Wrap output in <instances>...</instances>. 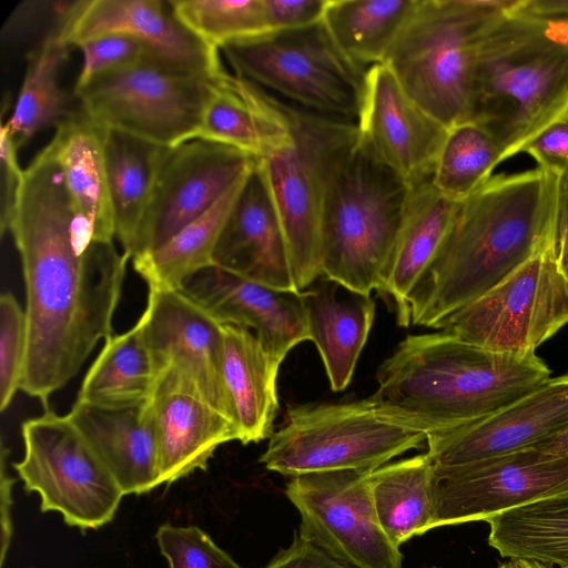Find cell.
<instances>
[{"label": "cell", "mask_w": 568, "mask_h": 568, "mask_svg": "<svg viewBox=\"0 0 568 568\" xmlns=\"http://www.w3.org/2000/svg\"><path fill=\"white\" fill-rule=\"evenodd\" d=\"M26 291L27 348L20 389L50 396L112 335L129 254L98 243L78 217L50 144L23 170L8 227Z\"/></svg>", "instance_id": "obj_1"}, {"label": "cell", "mask_w": 568, "mask_h": 568, "mask_svg": "<svg viewBox=\"0 0 568 568\" xmlns=\"http://www.w3.org/2000/svg\"><path fill=\"white\" fill-rule=\"evenodd\" d=\"M560 178L537 166L491 175L459 202L409 297L410 324L438 328L556 241Z\"/></svg>", "instance_id": "obj_2"}, {"label": "cell", "mask_w": 568, "mask_h": 568, "mask_svg": "<svg viewBox=\"0 0 568 568\" xmlns=\"http://www.w3.org/2000/svg\"><path fill=\"white\" fill-rule=\"evenodd\" d=\"M550 375L536 353L496 352L442 331L403 339L371 398L429 435L491 415Z\"/></svg>", "instance_id": "obj_3"}, {"label": "cell", "mask_w": 568, "mask_h": 568, "mask_svg": "<svg viewBox=\"0 0 568 568\" xmlns=\"http://www.w3.org/2000/svg\"><path fill=\"white\" fill-rule=\"evenodd\" d=\"M568 106V20L504 13L484 37L465 121L484 128L501 160Z\"/></svg>", "instance_id": "obj_4"}, {"label": "cell", "mask_w": 568, "mask_h": 568, "mask_svg": "<svg viewBox=\"0 0 568 568\" xmlns=\"http://www.w3.org/2000/svg\"><path fill=\"white\" fill-rule=\"evenodd\" d=\"M412 189L359 144L357 129L337 146L327 163L322 201V275L362 295L379 293Z\"/></svg>", "instance_id": "obj_5"}, {"label": "cell", "mask_w": 568, "mask_h": 568, "mask_svg": "<svg viewBox=\"0 0 568 568\" xmlns=\"http://www.w3.org/2000/svg\"><path fill=\"white\" fill-rule=\"evenodd\" d=\"M518 1L417 0L384 64L444 126L464 122L479 45Z\"/></svg>", "instance_id": "obj_6"}, {"label": "cell", "mask_w": 568, "mask_h": 568, "mask_svg": "<svg viewBox=\"0 0 568 568\" xmlns=\"http://www.w3.org/2000/svg\"><path fill=\"white\" fill-rule=\"evenodd\" d=\"M222 51L234 74L275 99L357 125L367 70L339 50L323 21L267 32L229 44Z\"/></svg>", "instance_id": "obj_7"}, {"label": "cell", "mask_w": 568, "mask_h": 568, "mask_svg": "<svg viewBox=\"0 0 568 568\" xmlns=\"http://www.w3.org/2000/svg\"><path fill=\"white\" fill-rule=\"evenodd\" d=\"M428 434L371 397L291 407L260 462L285 476L356 469L373 471L418 448Z\"/></svg>", "instance_id": "obj_8"}, {"label": "cell", "mask_w": 568, "mask_h": 568, "mask_svg": "<svg viewBox=\"0 0 568 568\" xmlns=\"http://www.w3.org/2000/svg\"><path fill=\"white\" fill-rule=\"evenodd\" d=\"M221 72L146 60L101 73L74 95L101 128L170 148L194 139Z\"/></svg>", "instance_id": "obj_9"}, {"label": "cell", "mask_w": 568, "mask_h": 568, "mask_svg": "<svg viewBox=\"0 0 568 568\" xmlns=\"http://www.w3.org/2000/svg\"><path fill=\"white\" fill-rule=\"evenodd\" d=\"M282 103L291 136L257 163L283 225L295 286L304 291L322 276L320 226L327 163L357 128Z\"/></svg>", "instance_id": "obj_10"}, {"label": "cell", "mask_w": 568, "mask_h": 568, "mask_svg": "<svg viewBox=\"0 0 568 568\" xmlns=\"http://www.w3.org/2000/svg\"><path fill=\"white\" fill-rule=\"evenodd\" d=\"M24 454L13 464L41 511H58L82 530L110 523L125 495L68 415L50 408L21 425Z\"/></svg>", "instance_id": "obj_11"}, {"label": "cell", "mask_w": 568, "mask_h": 568, "mask_svg": "<svg viewBox=\"0 0 568 568\" xmlns=\"http://www.w3.org/2000/svg\"><path fill=\"white\" fill-rule=\"evenodd\" d=\"M567 324L568 281L555 241L438 328L487 349L526 354Z\"/></svg>", "instance_id": "obj_12"}, {"label": "cell", "mask_w": 568, "mask_h": 568, "mask_svg": "<svg viewBox=\"0 0 568 568\" xmlns=\"http://www.w3.org/2000/svg\"><path fill=\"white\" fill-rule=\"evenodd\" d=\"M368 470L293 476L285 494L301 515L298 535L351 568H402L403 555L375 513Z\"/></svg>", "instance_id": "obj_13"}, {"label": "cell", "mask_w": 568, "mask_h": 568, "mask_svg": "<svg viewBox=\"0 0 568 568\" xmlns=\"http://www.w3.org/2000/svg\"><path fill=\"white\" fill-rule=\"evenodd\" d=\"M568 493V456L534 447L473 463H433L432 529L489 518Z\"/></svg>", "instance_id": "obj_14"}, {"label": "cell", "mask_w": 568, "mask_h": 568, "mask_svg": "<svg viewBox=\"0 0 568 568\" xmlns=\"http://www.w3.org/2000/svg\"><path fill=\"white\" fill-rule=\"evenodd\" d=\"M256 160L202 139L165 148L131 258L161 246L200 217L247 176Z\"/></svg>", "instance_id": "obj_15"}, {"label": "cell", "mask_w": 568, "mask_h": 568, "mask_svg": "<svg viewBox=\"0 0 568 568\" xmlns=\"http://www.w3.org/2000/svg\"><path fill=\"white\" fill-rule=\"evenodd\" d=\"M359 144L410 186L429 180L447 128L418 105L386 64L366 71Z\"/></svg>", "instance_id": "obj_16"}, {"label": "cell", "mask_w": 568, "mask_h": 568, "mask_svg": "<svg viewBox=\"0 0 568 568\" xmlns=\"http://www.w3.org/2000/svg\"><path fill=\"white\" fill-rule=\"evenodd\" d=\"M148 403L156 434L161 485L196 469L205 470L219 446L239 440L235 423L175 365L161 368Z\"/></svg>", "instance_id": "obj_17"}, {"label": "cell", "mask_w": 568, "mask_h": 568, "mask_svg": "<svg viewBox=\"0 0 568 568\" xmlns=\"http://www.w3.org/2000/svg\"><path fill=\"white\" fill-rule=\"evenodd\" d=\"M139 321L160 371H185L235 423L223 379V324L182 288H149Z\"/></svg>", "instance_id": "obj_18"}, {"label": "cell", "mask_w": 568, "mask_h": 568, "mask_svg": "<svg viewBox=\"0 0 568 568\" xmlns=\"http://www.w3.org/2000/svg\"><path fill=\"white\" fill-rule=\"evenodd\" d=\"M568 424V373L476 422L427 436L435 465L456 466L534 446Z\"/></svg>", "instance_id": "obj_19"}, {"label": "cell", "mask_w": 568, "mask_h": 568, "mask_svg": "<svg viewBox=\"0 0 568 568\" xmlns=\"http://www.w3.org/2000/svg\"><path fill=\"white\" fill-rule=\"evenodd\" d=\"M55 30L70 48L104 34L124 33L145 40L186 68L211 74L224 70L219 50L201 41L179 20L170 0L63 2Z\"/></svg>", "instance_id": "obj_20"}, {"label": "cell", "mask_w": 568, "mask_h": 568, "mask_svg": "<svg viewBox=\"0 0 568 568\" xmlns=\"http://www.w3.org/2000/svg\"><path fill=\"white\" fill-rule=\"evenodd\" d=\"M181 288L222 324L251 329L280 362L310 339L301 291L270 287L216 265L194 274Z\"/></svg>", "instance_id": "obj_21"}, {"label": "cell", "mask_w": 568, "mask_h": 568, "mask_svg": "<svg viewBox=\"0 0 568 568\" xmlns=\"http://www.w3.org/2000/svg\"><path fill=\"white\" fill-rule=\"evenodd\" d=\"M214 264L270 287L297 291L283 225L257 160L222 229Z\"/></svg>", "instance_id": "obj_22"}, {"label": "cell", "mask_w": 568, "mask_h": 568, "mask_svg": "<svg viewBox=\"0 0 568 568\" xmlns=\"http://www.w3.org/2000/svg\"><path fill=\"white\" fill-rule=\"evenodd\" d=\"M125 495L160 486L156 434L148 400L101 406L77 399L67 414Z\"/></svg>", "instance_id": "obj_23"}, {"label": "cell", "mask_w": 568, "mask_h": 568, "mask_svg": "<svg viewBox=\"0 0 568 568\" xmlns=\"http://www.w3.org/2000/svg\"><path fill=\"white\" fill-rule=\"evenodd\" d=\"M291 136L283 103L225 70L217 78L194 139L221 143L261 159Z\"/></svg>", "instance_id": "obj_24"}, {"label": "cell", "mask_w": 568, "mask_h": 568, "mask_svg": "<svg viewBox=\"0 0 568 568\" xmlns=\"http://www.w3.org/2000/svg\"><path fill=\"white\" fill-rule=\"evenodd\" d=\"M281 363L251 329L223 324V379L243 445L273 434Z\"/></svg>", "instance_id": "obj_25"}, {"label": "cell", "mask_w": 568, "mask_h": 568, "mask_svg": "<svg viewBox=\"0 0 568 568\" xmlns=\"http://www.w3.org/2000/svg\"><path fill=\"white\" fill-rule=\"evenodd\" d=\"M105 129L80 108L55 126L50 141L74 211L98 243H114V217L104 161Z\"/></svg>", "instance_id": "obj_26"}, {"label": "cell", "mask_w": 568, "mask_h": 568, "mask_svg": "<svg viewBox=\"0 0 568 568\" xmlns=\"http://www.w3.org/2000/svg\"><path fill=\"white\" fill-rule=\"evenodd\" d=\"M459 202L442 195L430 179L412 189L404 224L381 296L395 307L397 323L410 324L409 297L443 245Z\"/></svg>", "instance_id": "obj_27"}, {"label": "cell", "mask_w": 568, "mask_h": 568, "mask_svg": "<svg viewBox=\"0 0 568 568\" xmlns=\"http://www.w3.org/2000/svg\"><path fill=\"white\" fill-rule=\"evenodd\" d=\"M338 285L324 276L315 286L301 291L310 339L317 347L334 392L351 383L375 317L371 296L348 290L338 296Z\"/></svg>", "instance_id": "obj_28"}, {"label": "cell", "mask_w": 568, "mask_h": 568, "mask_svg": "<svg viewBox=\"0 0 568 568\" xmlns=\"http://www.w3.org/2000/svg\"><path fill=\"white\" fill-rule=\"evenodd\" d=\"M165 148L105 130L103 151L115 240L130 257Z\"/></svg>", "instance_id": "obj_29"}, {"label": "cell", "mask_w": 568, "mask_h": 568, "mask_svg": "<svg viewBox=\"0 0 568 568\" xmlns=\"http://www.w3.org/2000/svg\"><path fill=\"white\" fill-rule=\"evenodd\" d=\"M160 368L145 341L141 322L111 335L84 375L77 399L101 406L146 402Z\"/></svg>", "instance_id": "obj_30"}, {"label": "cell", "mask_w": 568, "mask_h": 568, "mask_svg": "<svg viewBox=\"0 0 568 568\" xmlns=\"http://www.w3.org/2000/svg\"><path fill=\"white\" fill-rule=\"evenodd\" d=\"M417 0H327L323 23L339 50L364 70L383 64Z\"/></svg>", "instance_id": "obj_31"}, {"label": "cell", "mask_w": 568, "mask_h": 568, "mask_svg": "<svg viewBox=\"0 0 568 568\" xmlns=\"http://www.w3.org/2000/svg\"><path fill=\"white\" fill-rule=\"evenodd\" d=\"M432 471L433 462L425 453L385 464L369 474L376 516L398 548L412 537L432 529Z\"/></svg>", "instance_id": "obj_32"}, {"label": "cell", "mask_w": 568, "mask_h": 568, "mask_svg": "<svg viewBox=\"0 0 568 568\" xmlns=\"http://www.w3.org/2000/svg\"><path fill=\"white\" fill-rule=\"evenodd\" d=\"M487 523L488 542L501 557L568 568V493L509 509Z\"/></svg>", "instance_id": "obj_33"}, {"label": "cell", "mask_w": 568, "mask_h": 568, "mask_svg": "<svg viewBox=\"0 0 568 568\" xmlns=\"http://www.w3.org/2000/svg\"><path fill=\"white\" fill-rule=\"evenodd\" d=\"M245 179L164 244L132 258L149 288H181L187 278L215 265L220 234Z\"/></svg>", "instance_id": "obj_34"}, {"label": "cell", "mask_w": 568, "mask_h": 568, "mask_svg": "<svg viewBox=\"0 0 568 568\" xmlns=\"http://www.w3.org/2000/svg\"><path fill=\"white\" fill-rule=\"evenodd\" d=\"M69 49L54 27L29 52L17 104L10 119L3 123L19 149L41 130L57 126L73 111L59 82Z\"/></svg>", "instance_id": "obj_35"}, {"label": "cell", "mask_w": 568, "mask_h": 568, "mask_svg": "<svg viewBox=\"0 0 568 568\" xmlns=\"http://www.w3.org/2000/svg\"><path fill=\"white\" fill-rule=\"evenodd\" d=\"M503 162L494 138L480 125L464 121L447 130L430 176L445 197L462 202L483 185Z\"/></svg>", "instance_id": "obj_36"}, {"label": "cell", "mask_w": 568, "mask_h": 568, "mask_svg": "<svg viewBox=\"0 0 568 568\" xmlns=\"http://www.w3.org/2000/svg\"><path fill=\"white\" fill-rule=\"evenodd\" d=\"M179 20L219 50L270 31L263 0H170Z\"/></svg>", "instance_id": "obj_37"}, {"label": "cell", "mask_w": 568, "mask_h": 568, "mask_svg": "<svg viewBox=\"0 0 568 568\" xmlns=\"http://www.w3.org/2000/svg\"><path fill=\"white\" fill-rule=\"evenodd\" d=\"M78 48L83 53V63L74 88L84 85L92 78L106 71L146 60L160 59L179 64L145 40L124 33H110L90 39L79 44Z\"/></svg>", "instance_id": "obj_38"}, {"label": "cell", "mask_w": 568, "mask_h": 568, "mask_svg": "<svg viewBox=\"0 0 568 568\" xmlns=\"http://www.w3.org/2000/svg\"><path fill=\"white\" fill-rule=\"evenodd\" d=\"M27 348L24 308L13 294L0 297V409L6 410L20 389Z\"/></svg>", "instance_id": "obj_39"}, {"label": "cell", "mask_w": 568, "mask_h": 568, "mask_svg": "<svg viewBox=\"0 0 568 568\" xmlns=\"http://www.w3.org/2000/svg\"><path fill=\"white\" fill-rule=\"evenodd\" d=\"M155 537L170 568H243L196 526L164 524Z\"/></svg>", "instance_id": "obj_40"}, {"label": "cell", "mask_w": 568, "mask_h": 568, "mask_svg": "<svg viewBox=\"0 0 568 568\" xmlns=\"http://www.w3.org/2000/svg\"><path fill=\"white\" fill-rule=\"evenodd\" d=\"M538 166L568 178V106L523 149Z\"/></svg>", "instance_id": "obj_41"}, {"label": "cell", "mask_w": 568, "mask_h": 568, "mask_svg": "<svg viewBox=\"0 0 568 568\" xmlns=\"http://www.w3.org/2000/svg\"><path fill=\"white\" fill-rule=\"evenodd\" d=\"M270 31L293 30L322 21L327 0H263Z\"/></svg>", "instance_id": "obj_42"}, {"label": "cell", "mask_w": 568, "mask_h": 568, "mask_svg": "<svg viewBox=\"0 0 568 568\" xmlns=\"http://www.w3.org/2000/svg\"><path fill=\"white\" fill-rule=\"evenodd\" d=\"M1 201L0 230L1 235L8 231L18 194L23 180V170L18 161L19 148L6 126H1Z\"/></svg>", "instance_id": "obj_43"}, {"label": "cell", "mask_w": 568, "mask_h": 568, "mask_svg": "<svg viewBox=\"0 0 568 568\" xmlns=\"http://www.w3.org/2000/svg\"><path fill=\"white\" fill-rule=\"evenodd\" d=\"M263 568H351L295 532L292 544Z\"/></svg>", "instance_id": "obj_44"}, {"label": "cell", "mask_w": 568, "mask_h": 568, "mask_svg": "<svg viewBox=\"0 0 568 568\" xmlns=\"http://www.w3.org/2000/svg\"><path fill=\"white\" fill-rule=\"evenodd\" d=\"M556 255L558 265L568 281V178L560 179Z\"/></svg>", "instance_id": "obj_45"}, {"label": "cell", "mask_w": 568, "mask_h": 568, "mask_svg": "<svg viewBox=\"0 0 568 568\" xmlns=\"http://www.w3.org/2000/svg\"><path fill=\"white\" fill-rule=\"evenodd\" d=\"M514 11L542 18L568 20V0H519Z\"/></svg>", "instance_id": "obj_46"}, {"label": "cell", "mask_w": 568, "mask_h": 568, "mask_svg": "<svg viewBox=\"0 0 568 568\" xmlns=\"http://www.w3.org/2000/svg\"><path fill=\"white\" fill-rule=\"evenodd\" d=\"M531 447L547 454L568 456V424Z\"/></svg>", "instance_id": "obj_47"}, {"label": "cell", "mask_w": 568, "mask_h": 568, "mask_svg": "<svg viewBox=\"0 0 568 568\" xmlns=\"http://www.w3.org/2000/svg\"><path fill=\"white\" fill-rule=\"evenodd\" d=\"M508 562L510 568H559L557 566L526 559H510Z\"/></svg>", "instance_id": "obj_48"}, {"label": "cell", "mask_w": 568, "mask_h": 568, "mask_svg": "<svg viewBox=\"0 0 568 568\" xmlns=\"http://www.w3.org/2000/svg\"><path fill=\"white\" fill-rule=\"evenodd\" d=\"M499 568H510L509 562L507 561V562L500 565Z\"/></svg>", "instance_id": "obj_49"}]
</instances>
